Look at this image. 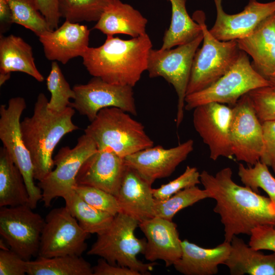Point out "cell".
<instances>
[{"instance_id": "1", "label": "cell", "mask_w": 275, "mask_h": 275, "mask_svg": "<svg viewBox=\"0 0 275 275\" xmlns=\"http://www.w3.org/2000/svg\"><path fill=\"white\" fill-rule=\"evenodd\" d=\"M231 169L226 167L213 175L204 170L201 183L209 198L215 200L214 212L220 215L224 227V241L234 236L250 235L260 226L275 227V204L269 198L260 195L245 186L235 183Z\"/></svg>"}, {"instance_id": "2", "label": "cell", "mask_w": 275, "mask_h": 275, "mask_svg": "<svg viewBox=\"0 0 275 275\" xmlns=\"http://www.w3.org/2000/svg\"><path fill=\"white\" fill-rule=\"evenodd\" d=\"M152 44L146 34L129 40L106 36L103 44L89 47L82 57V63L93 77L107 82L133 87L147 71Z\"/></svg>"}, {"instance_id": "3", "label": "cell", "mask_w": 275, "mask_h": 275, "mask_svg": "<svg viewBox=\"0 0 275 275\" xmlns=\"http://www.w3.org/2000/svg\"><path fill=\"white\" fill-rule=\"evenodd\" d=\"M48 100L40 93L34 104L33 113L20 122L24 143L34 166L35 180L41 181L53 169V150L63 136L78 129L72 121L75 109L71 106L59 113L47 108Z\"/></svg>"}, {"instance_id": "4", "label": "cell", "mask_w": 275, "mask_h": 275, "mask_svg": "<svg viewBox=\"0 0 275 275\" xmlns=\"http://www.w3.org/2000/svg\"><path fill=\"white\" fill-rule=\"evenodd\" d=\"M84 132L94 141L97 149H108L124 158L154 146L144 125L118 107L101 109Z\"/></svg>"}, {"instance_id": "5", "label": "cell", "mask_w": 275, "mask_h": 275, "mask_svg": "<svg viewBox=\"0 0 275 275\" xmlns=\"http://www.w3.org/2000/svg\"><path fill=\"white\" fill-rule=\"evenodd\" d=\"M139 223L138 220L120 212L114 216L110 226L97 235L87 254L98 256L111 264L127 267L142 274H150L149 271L157 263H145L137 258L138 254H144L146 244V239H139L134 234Z\"/></svg>"}, {"instance_id": "6", "label": "cell", "mask_w": 275, "mask_h": 275, "mask_svg": "<svg viewBox=\"0 0 275 275\" xmlns=\"http://www.w3.org/2000/svg\"><path fill=\"white\" fill-rule=\"evenodd\" d=\"M193 19L201 26L203 39L194 58L186 95L216 81L231 68L240 51L236 40L219 41L210 33L203 11L195 12Z\"/></svg>"}, {"instance_id": "7", "label": "cell", "mask_w": 275, "mask_h": 275, "mask_svg": "<svg viewBox=\"0 0 275 275\" xmlns=\"http://www.w3.org/2000/svg\"><path fill=\"white\" fill-rule=\"evenodd\" d=\"M248 56L240 50L235 62L222 76L206 88L187 95L184 109L190 111L210 102L233 106L249 92L270 86L269 81L253 68Z\"/></svg>"}, {"instance_id": "8", "label": "cell", "mask_w": 275, "mask_h": 275, "mask_svg": "<svg viewBox=\"0 0 275 275\" xmlns=\"http://www.w3.org/2000/svg\"><path fill=\"white\" fill-rule=\"evenodd\" d=\"M203 39L202 34L194 40L174 49L150 51L147 71L151 78L162 77L174 88L177 95L176 118L178 127L184 118L185 99L195 54Z\"/></svg>"}, {"instance_id": "9", "label": "cell", "mask_w": 275, "mask_h": 275, "mask_svg": "<svg viewBox=\"0 0 275 275\" xmlns=\"http://www.w3.org/2000/svg\"><path fill=\"white\" fill-rule=\"evenodd\" d=\"M26 107L21 97L11 98L8 106H0V139L13 162L24 178L29 195V206L36 208L42 198L41 188L34 182V166L24 143L20 128V118Z\"/></svg>"}, {"instance_id": "10", "label": "cell", "mask_w": 275, "mask_h": 275, "mask_svg": "<svg viewBox=\"0 0 275 275\" xmlns=\"http://www.w3.org/2000/svg\"><path fill=\"white\" fill-rule=\"evenodd\" d=\"M97 150L94 141L84 134L78 138L73 148H61L53 158L52 170L37 185L42 193L41 201L46 207L50 206L53 199L63 198L73 190L76 177L84 161Z\"/></svg>"}, {"instance_id": "11", "label": "cell", "mask_w": 275, "mask_h": 275, "mask_svg": "<svg viewBox=\"0 0 275 275\" xmlns=\"http://www.w3.org/2000/svg\"><path fill=\"white\" fill-rule=\"evenodd\" d=\"M89 234L66 207L52 209L44 218L38 256H81Z\"/></svg>"}, {"instance_id": "12", "label": "cell", "mask_w": 275, "mask_h": 275, "mask_svg": "<svg viewBox=\"0 0 275 275\" xmlns=\"http://www.w3.org/2000/svg\"><path fill=\"white\" fill-rule=\"evenodd\" d=\"M28 205L0 208V234L26 261L38 255L44 218Z\"/></svg>"}, {"instance_id": "13", "label": "cell", "mask_w": 275, "mask_h": 275, "mask_svg": "<svg viewBox=\"0 0 275 275\" xmlns=\"http://www.w3.org/2000/svg\"><path fill=\"white\" fill-rule=\"evenodd\" d=\"M71 106L90 122L102 109L115 107L136 116L133 87L112 84L94 77L86 84L75 85Z\"/></svg>"}, {"instance_id": "14", "label": "cell", "mask_w": 275, "mask_h": 275, "mask_svg": "<svg viewBox=\"0 0 275 275\" xmlns=\"http://www.w3.org/2000/svg\"><path fill=\"white\" fill-rule=\"evenodd\" d=\"M232 108L230 140L233 155L238 161L253 166L260 161L263 151L262 123L248 93Z\"/></svg>"}, {"instance_id": "15", "label": "cell", "mask_w": 275, "mask_h": 275, "mask_svg": "<svg viewBox=\"0 0 275 275\" xmlns=\"http://www.w3.org/2000/svg\"><path fill=\"white\" fill-rule=\"evenodd\" d=\"M232 108L226 104L210 102L194 109V128L209 149L210 158L233 157L230 140Z\"/></svg>"}, {"instance_id": "16", "label": "cell", "mask_w": 275, "mask_h": 275, "mask_svg": "<svg viewBox=\"0 0 275 275\" xmlns=\"http://www.w3.org/2000/svg\"><path fill=\"white\" fill-rule=\"evenodd\" d=\"M193 150L194 141L189 139L169 149L153 146L125 157L124 160L126 166L152 184L157 179L170 176Z\"/></svg>"}, {"instance_id": "17", "label": "cell", "mask_w": 275, "mask_h": 275, "mask_svg": "<svg viewBox=\"0 0 275 275\" xmlns=\"http://www.w3.org/2000/svg\"><path fill=\"white\" fill-rule=\"evenodd\" d=\"M213 1L216 18L209 32L222 41L237 40L248 36L261 21L275 13V0L267 3L249 0L241 12L234 14L225 12L222 0Z\"/></svg>"}, {"instance_id": "18", "label": "cell", "mask_w": 275, "mask_h": 275, "mask_svg": "<svg viewBox=\"0 0 275 275\" xmlns=\"http://www.w3.org/2000/svg\"><path fill=\"white\" fill-rule=\"evenodd\" d=\"M126 165L108 149H97L81 166L76 184L96 187L117 197Z\"/></svg>"}, {"instance_id": "19", "label": "cell", "mask_w": 275, "mask_h": 275, "mask_svg": "<svg viewBox=\"0 0 275 275\" xmlns=\"http://www.w3.org/2000/svg\"><path fill=\"white\" fill-rule=\"evenodd\" d=\"M139 227L146 238L143 254L147 260H161L168 267L181 258L182 240L177 225L172 221L154 216L140 222Z\"/></svg>"}, {"instance_id": "20", "label": "cell", "mask_w": 275, "mask_h": 275, "mask_svg": "<svg viewBox=\"0 0 275 275\" xmlns=\"http://www.w3.org/2000/svg\"><path fill=\"white\" fill-rule=\"evenodd\" d=\"M90 33L87 25L65 20L38 38L47 60L66 64L74 58L82 57L89 47Z\"/></svg>"}, {"instance_id": "21", "label": "cell", "mask_w": 275, "mask_h": 275, "mask_svg": "<svg viewBox=\"0 0 275 275\" xmlns=\"http://www.w3.org/2000/svg\"><path fill=\"white\" fill-rule=\"evenodd\" d=\"M236 41L239 49L252 57V66L261 76L268 80L275 74V13L248 36Z\"/></svg>"}, {"instance_id": "22", "label": "cell", "mask_w": 275, "mask_h": 275, "mask_svg": "<svg viewBox=\"0 0 275 275\" xmlns=\"http://www.w3.org/2000/svg\"><path fill=\"white\" fill-rule=\"evenodd\" d=\"M152 184L126 166L116 197L120 212L140 222L154 217Z\"/></svg>"}, {"instance_id": "23", "label": "cell", "mask_w": 275, "mask_h": 275, "mask_svg": "<svg viewBox=\"0 0 275 275\" xmlns=\"http://www.w3.org/2000/svg\"><path fill=\"white\" fill-rule=\"evenodd\" d=\"M181 258L173 265L185 275H213L218 266L224 264L230 251V242L224 241L216 247L204 248L187 240L182 241Z\"/></svg>"}, {"instance_id": "24", "label": "cell", "mask_w": 275, "mask_h": 275, "mask_svg": "<svg viewBox=\"0 0 275 275\" xmlns=\"http://www.w3.org/2000/svg\"><path fill=\"white\" fill-rule=\"evenodd\" d=\"M12 72H21L39 82L44 77L38 70L32 47L21 37L0 35V86L3 85Z\"/></svg>"}, {"instance_id": "25", "label": "cell", "mask_w": 275, "mask_h": 275, "mask_svg": "<svg viewBox=\"0 0 275 275\" xmlns=\"http://www.w3.org/2000/svg\"><path fill=\"white\" fill-rule=\"evenodd\" d=\"M96 22L93 28L106 36L121 34L135 38L146 34L148 21L130 5L116 0Z\"/></svg>"}, {"instance_id": "26", "label": "cell", "mask_w": 275, "mask_h": 275, "mask_svg": "<svg viewBox=\"0 0 275 275\" xmlns=\"http://www.w3.org/2000/svg\"><path fill=\"white\" fill-rule=\"evenodd\" d=\"M224 264L228 267L231 275H275V252L264 255L234 236Z\"/></svg>"}, {"instance_id": "27", "label": "cell", "mask_w": 275, "mask_h": 275, "mask_svg": "<svg viewBox=\"0 0 275 275\" xmlns=\"http://www.w3.org/2000/svg\"><path fill=\"white\" fill-rule=\"evenodd\" d=\"M24 178L6 149H0V207L28 205Z\"/></svg>"}, {"instance_id": "28", "label": "cell", "mask_w": 275, "mask_h": 275, "mask_svg": "<svg viewBox=\"0 0 275 275\" xmlns=\"http://www.w3.org/2000/svg\"><path fill=\"white\" fill-rule=\"evenodd\" d=\"M168 1L171 5V21L164 34L161 49H171L187 43L202 34L200 25L187 13L186 0Z\"/></svg>"}, {"instance_id": "29", "label": "cell", "mask_w": 275, "mask_h": 275, "mask_svg": "<svg viewBox=\"0 0 275 275\" xmlns=\"http://www.w3.org/2000/svg\"><path fill=\"white\" fill-rule=\"evenodd\" d=\"M26 266L29 275H93V267L81 256H38L26 261Z\"/></svg>"}, {"instance_id": "30", "label": "cell", "mask_w": 275, "mask_h": 275, "mask_svg": "<svg viewBox=\"0 0 275 275\" xmlns=\"http://www.w3.org/2000/svg\"><path fill=\"white\" fill-rule=\"evenodd\" d=\"M63 198L65 201V207L81 228L89 234H101L110 226L114 219V216L84 201L73 189Z\"/></svg>"}, {"instance_id": "31", "label": "cell", "mask_w": 275, "mask_h": 275, "mask_svg": "<svg viewBox=\"0 0 275 275\" xmlns=\"http://www.w3.org/2000/svg\"><path fill=\"white\" fill-rule=\"evenodd\" d=\"M206 198H209L208 192L195 185L182 189L166 200L154 199V216L172 221L181 209Z\"/></svg>"}, {"instance_id": "32", "label": "cell", "mask_w": 275, "mask_h": 275, "mask_svg": "<svg viewBox=\"0 0 275 275\" xmlns=\"http://www.w3.org/2000/svg\"><path fill=\"white\" fill-rule=\"evenodd\" d=\"M116 0H60L61 17L71 22L97 21Z\"/></svg>"}, {"instance_id": "33", "label": "cell", "mask_w": 275, "mask_h": 275, "mask_svg": "<svg viewBox=\"0 0 275 275\" xmlns=\"http://www.w3.org/2000/svg\"><path fill=\"white\" fill-rule=\"evenodd\" d=\"M10 7L13 23L32 31L39 37L50 31L45 17L39 10L35 0H7Z\"/></svg>"}, {"instance_id": "34", "label": "cell", "mask_w": 275, "mask_h": 275, "mask_svg": "<svg viewBox=\"0 0 275 275\" xmlns=\"http://www.w3.org/2000/svg\"><path fill=\"white\" fill-rule=\"evenodd\" d=\"M46 86L51 96L47 104L48 109L53 113H59L71 106L70 99L75 96L56 61H52L51 69L46 78Z\"/></svg>"}, {"instance_id": "35", "label": "cell", "mask_w": 275, "mask_h": 275, "mask_svg": "<svg viewBox=\"0 0 275 275\" xmlns=\"http://www.w3.org/2000/svg\"><path fill=\"white\" fill-rule=\"evenodd\" d=\"M268 167L260 160L249 167H245L240 163L238 175L244 186L258 193L259 188L262 189L275 204V178Z\"/></svg>"}, {"instance_id": "36", "label": "cell", "mask_w": 275, "mask_h": 275, "mask_svg": "<svg viewBox=\"0 0 275 275\" xmlns=\"http://www.w3.org/2000/svg\"><path fill=\"white\" fill-rule=\"evenodd\" d=\"M79 196L92 206L115 216L120 212L116 196L101 189L76 184L73 188Z\"/></svg>"}, {"instance_id": "37", "label": "cell", "mask_w": 275, "mask_h": 275, "mask_svg": "<svg viewBox=\"0 0 275 275\" xmlns=\"http://www.w3.org/2000/svg\"><path fill=\"white\" fill-rule=\"evenodd\" d=\"M201 183L200 173L196 167L187 166L184 172L179 177L159 188H153L154 198L166 200L179 191Z\"/></svg>"}, {"instance_id": "38", "label": "cell", "mask_w": 275, "mask_h": 275, "mask_svg": "<svg viewBox=\"0 0 275 275\" xmlns=\"http://www.w3.org/2000/svg\"><path fill=\"white\" fill-rule=\"evenodd\" d=\"M248 95L261 122L275 120V89L270 86L261 87Z\"/></svg>"}, {"instance_id": "39", "label": "cell", "mask_w": 275, "mask_h": 275, "mask_svg": "<svg viewBox=\"0 0 275 275\" xmlns=\"http://www.w3.org/2000/svg\"><path fill=\"white\" fill-rule=\"evenodd\" d=\"M26 261L10 250L0 251V275H24L26 273Z\"/></svg>"}, {"instance_id": "40", "label": "cell", "mask_w": 275, "mask_h": 275, "mask_svg": "<svg viewBox=\"0 0 275 275\" xmlns=\"http://www.w3.org/2000/svg\"><path fill=\"white\" fill-rule=\"evenodd\" d=\"M249 245L256 250H270L275 252V227L260 226L253 229Z\"/></svg>"}, {"instance_id": "41", "label": "cell", "mask_w": 275, "mask_h": 275, "mask_svg": "<svg viewBox=\"0 0 275 275\" xmlns=\"http://www.w3.org/2000/svg\"><path fill=\"white\" fill-rule=\"evenodd\" d=\"M261 123L264 147L260 160L271 167L275 163V120Z\"/></svg>"}, {"instance_id": "42", "label": "cell", "mask_w": 275, "mask_h": 275, "mask_svg": "<svg viewBox=\"0 0 275 275\" xmlns=\"http://www.w3.org/2000/svg\"><path fill=\"white\" fill-rule=\"evenodd\" d=\"M60 1V0H35L39 10L45 17L51 31L59 27L61 17Z\"/></svg>"}, {"instance_id": "43", "label": "cell", "mask_w": 275, "mask_h": 275, "mask_svg": "<svg viewBox=\"0 0 275 275\" xmlns=\"http://www.w3.org/2000/svg\"><path fill=\"white\" fill-rule=\"evenodd\" d=\"M93 275H142L136 270L125 266L112 264L101 258L93 267Z\"/></svg>"}, {"instance_id": "44", "label": "cell", "mask_w": 275, "mask_h": 275, "mask_svg": "<svg viewBox=\"0 0 275 275\" xmlns=\"http://www.w3.org/2000/svg\"><path fill=\"white\" fill-rule=\"evenodd\" d=\"M11 10L7 0H0V32L1 35L8 31L12 24Z\"/></svg>"}, {"instance_id": "45", "label": "cell", "mask_w": 275, "mask_h": 275, "mask_svg": "<svg viewBox=\"0 0 275 275\" xmlns=\"http://www.w3.org/2000/svg\"><path fill=\"white\" fill-rule=\"evenodd\" d=\"M268 80L270 83V87L275 89V74L270 77Z\"/></svg>"}, {"instance_id": "46", "label": "cell", "mask_w": 275, "mask_h": 275, "mask_svg": "<svg viewBox=\"0 0 275 275\" xmlns=\"http://www.w3.org/2000/svg\"><path fill=\"white\" fill-rule=\"evenodd\" d=\"M0 246L2 250H9L8 248L6 246L5 243L3 240L1 239L0 241Z\"/></svg>"}, {"instance_id": "47", "label": "cell", "mask_w": 275, "mask_h": 275, "mask_svg": "<svg viewBox=\"0 0 275 275\" xmlns=\"http://www.w3.org/2000/svg\"><path fill=\"white\" fill-rule=\"evenodd\" d=\"M271 168L272 169L273 172L275 173V163L272 166Z\"/></svg>"}]
</instances>
